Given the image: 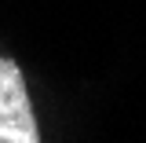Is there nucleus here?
<instances>
[{
  "instance_id": "1",
  "label": "nucleus",
  "mask_w": 146,
  "mask_h": 143,
  "mask_svg": "<svg viewBox=\"0 0 146 143\" xmlns=\"http://www.w3.org/2000/svg\"><path fill=\"white\" fill-rule=\"evenodd\" d=\"M36 117L29 107L18 62L0 59V143H36Z\"/></svg>"
}]
</instances>
